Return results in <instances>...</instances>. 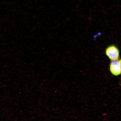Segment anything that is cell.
<instances>
[{
  "label": "cell",
  "instance_id": "1",
  "mask_svg": "<svg viewBox=\"0 0 121 121\" xmlns=\"http://www.w3.org/2000/svg\"><path fill=\"white\" fill-rule=\"evenodd\" d=\"M105 53L112 61L119 60V51L117 47L115 45H111L107 47L105 50Z\"/></svg>",
  "mask_w": 121,
  "mask_h": 121
},
{
  "label": "cell",
  "instance_id": "2",
  "mask_svg": "<svg viewBox=\"0 0 121 121\" xmlns=\"http://www.w3.org/2000/svg\"><path fill=\"white\" fill-rule=\"evenodd\" d=\"M110 72L112 75L117 76L121 74V60L112 61L110 65Z\"/></svg>",
  "mask_w": 121,
  "mask_h": 121
}]
</instances>
